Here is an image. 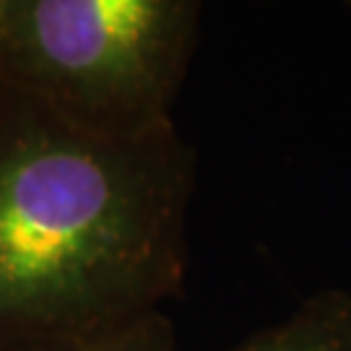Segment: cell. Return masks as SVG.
I'll return each instance as SVG.
<instances>
[{
	"label": "cell",
	"mask_w": 351,
	"mask_h": 351,
	"mask_svg": "<svg viewBox=\"0 0 351 351\" xmlns=\"http://www.w3.org/2000/svg\"><path fill=\"white\" fill-rule=\"evenodd\" d=\"M193 182L177 128L99 136L0 78V349L162 310Z\"/></svg>",
	"instance_id": "1"
},
{
	"label": "cell",
	"mask_w": 351,
	"mask_h": 351,
	"mask_svg": "<svg viewBox=\"0 0 351 351\" xmlns=\"http://www.w3.org/2000/svg\"><path fill=\"white\" fill-rule=\"evenodd\" d=\"M198 24L195 0H11L0 78L91 133L151 136L175 128Z\"/></svg>",
	"instance_id": "2"
},
{
	"label": "cell",
	"mask_w": 351,
	"mask_h": 351,
	"mask_svg": "<svg viewBox=\"0 0 351 351\" xmlns=\"http://www.w3.org/2000/svg\"><path fill=\"white\" fill-rule=\"evenodd\" d=\"M229 351H351V294L323 289L276 326Z\"/></svg>",
	"instance_id": "3"
},
{
	"label": "cell",
	"mask_w": 351,
	"mask_h": 351,
	"mask_svg": "<svg viewBox=\"0 0 351 351\" xmlns=\"http://www.w3.org/2000/svg\"><path fill=\"white\" fill-rule=\"evenodd\" d=\"M0 351H177V333L172 317L154 310L107 328L24 341Z\"/></svg>",
	"instance_id": "4"
},
{
	"label": "cell",
	"mask_w": 351,
	"mask_h": 351,
	"mask_svg": "<svg viewBox=\"0 0 351 351\" xmlns=\"http://www.w3.org/2000/svg\"><path fill=\"white\" fill-rule=\"evenodd\" d=\"M8 11H11V0H0V47H3L5 26H8Z\"/></svg>",
	"instance_id": "5"
}]
</instances>
